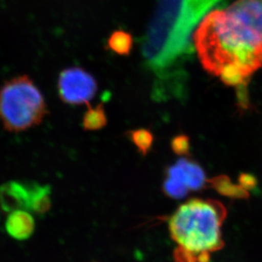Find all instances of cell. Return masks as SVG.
<instances>
[{
  "label": "cell",
  "instance_id": "6da1fadb",
  "mask_svg": "<svg viewBox=\"0 0 262 262\" xmlns=\"http://www.w3.org/2000/svg\"><path fill=\"white\" fill-rule=\"evenodd\" d=\"M205 70L245 92L262 67V0H237L208 14L194 34Z\"/></svg>",
  "mask_w": 262,
  "mask_h": 262
},
{
  "label": "cell",
  "instance_id": "7a4b0ae2",
  "mask_svg": "<svg viewBox=\"0 0 262 262\" xmlns=\"http://www.w3.org/2000/svg\"><path fill=\"white\" fill-rule=\"evenodd\" d=\"M220 0H159L143 42L148 69L159 77L181 55L190 51L189 35L206 11Z\"/></svg>",
  "mask_w": 262,
  "mask_h": 262
},
{
  "label": "cell",
  "instance_id": "3957f363",
  "mask_svg": "<svg viewBox=\"0 0 262 262\" xmlns=\"http://www.w3.org/2000/svg\"><path fill=\"white\" fill-rule=\"evenodd\" d=\"M225 206L214 200L193 199L178 208L169 219V232L178 246L198 256L224 246L222 225Z\"/></svg>",
  "mask_w": 262,
  "mask_h": 262
},
{
  "label": "cell",
  "instance_id": "277c9868",
  "mask_svg": "<svg viewBox=\"0 0 262 262\" xmlns=\"http://www.w3.org/2000/svg\"><path fill=\"white\" fill-rule=\"evenodd\" d=\"M47 115L42 92L27 75L13 77L0 88V122L6 131H28Z\"/></svg>",
  "mask_w": 262,
  "mask_h": 262
},
{
  "label": "cell",
  "instance_id": "5b68a950",
  "mask_svg": "<svg viewBox=\"0 0 262 262\" xmlns=\"http://www.w3.org/2000/svg\"><path fill=\"white\" fill-rule=\"evenodd\" d=\"M98 87L95 77L82 67L66 68L58 77L59 98L70 105H88L96 95Z\"/></svg>",
  "mask_w": 262,
  "mask_h": 262
},
{
  "label": "cell",
  "instance_id": "8992f818",
  "mask_svg": "<svg viewBox=\"0 0 262 262\" xmlns=\"http://www.w3.org/2000/svg\"><path fill=\"white\" fill-rule=\"evenodd\" d=\"M34 182L10 181L0 186V208L5 212L29 211Z\"/></svg>",
  "mask_w": 262,
  "mask_h": 262
},
{
  "label": "cell",
  "instance_id": "52a82bcc",
  "mask_svg": "<svg viewBox=\"0 0 262 262\" xmlns=\"http://www.w3.org/2000/svg\"><path fill=\"white\" fill-rule=\"evenodd\" d=\"M166 177L174 178L189 191H199L205 188L206 180L205 171L195 161L181 158L166 170Z\"/></svg>",
  "mask_w": 262,
  "mask_h": 262
},
{
  "label": "cell",
  "instance_id": "ba28073f",
  "mask_svg": "<svg viewBox=\"0 0 262 262\" xmlns=\"http://www.w3.org/2000/svg\"><path fill=\"white\" fill-rule=\"evenodd\" d=\"M5 229L8 234L15 239H28L34 233V218L27 210H15L8 215Z\"/></svg>",
  "mask_w": 262,
  "mask_h": 262
},
{
  "label": "cell",
  "instance_id": "9c48e42d",
  "mask_svg": "<svg viewBox=\"0 0 262 262\" xmlns=\"http://www.w3.org/2000/svg\"><path fill=\"white\" fill-rule=\"evenodd\" d=\"M210 188L222 195L233 200H248L250 193L239 184H234L228 176L219 175L208 181Z\"/></svg>",
  "mask_w": 262,
  "mask_h": 262
},
{
  "label": "cell",
  "instance_id": "30bf717a",
  "mask_svg": "<svg viewBox=\"0 0 262 262\" xmlns=\"http://www.w3.org/2000/svg\"><path fill=\"white\" fill-rule=\"evenodd\" d=\"M51 205V188L49 185H42L34 182L29 211L43 215L50 210Z\"/></svg>",
  "mask_w": 262,
  "mask_h": 262
},
{
  "label": "cell",
  "instance_id": "8fae6325",
  "mask_svg": "<svg viewBox=\"0 0 262 262\" xmlns=\"http://www.w3.org/2000/svg\"><path fill=\"white\" fill-rule=\"evenodd\" d=\"M87 112L82 117V126L85 131H99L106 126L108 117L104 110V104H97L92 107L88 104Z\"/></svg>",
  "mask_w": 262,
  "mask_h": 262
},
{
  "label": "cell",
  "instance_id": "7c38bea8",
  "mask_svg": "<svg viewBox=\"0 0 262 262\" xmlns=\"http://www.w3.org/2000/svg\"><path fill=\"white\" fill-rule=\"evenodd\" d=\"M107 46L115 54L127 56L134 47V37L130 32L122 29L116 30L110 35Z\"/></svg>",
  "mask_w": 262,
  "mask_h": 262
},
{
  "label": "cell",
  "instance_id": "4fadbf2b",
  "mask_svg": "<svg viewBox=\"0 0 262 262\" xmlns=\"http://www.w3.org/2000/svg\"><path fill=\"white\" fill-rule=\"evenodd\" d=\"M127 139L133 143L140 155L146 156L153 146L154 135L148 129L139 128L128 131L126 134Z\"/></svg>",
  "mask_w": 262,
  "mask_h": 262
},
{
  "label": "cell",
  "instance_id": "5bb4252c",
  "mask_svg": "<svg viewBox=\"0 0 262 262\" xmlns=\"http://www.w3.org/2000/svg\"><path fill=\"white\" fill-rule=\"evenodd\" d=\"M162 188L165 194L175 200L184 198L189 192L188 188L185 185H183V183L169 177H166L164 181Z\"/></svg>",
  "mask_w": 262,
  "mask_h": 262
},
{
  "label": "cell",
  "instance_id": "9a60e30c",
  "mask_svg": "<svg viewBox=\"0 0 262 262\" xmlns=\"http://www.w3.org/2000/svg\"><path fill=\"white\" fill-rule=\"evenodd\" d=\"M171 149L178 156H188L190 151V141L187 135L181 134L173 138L171 142Z\"/></svg>",
  "mask_w": 262,
  "mask_h": 262
},
{
  "label": "cell",
  "instance_id": "2e32d148",
  "mask_svg": "<svg viewBox=\"0 0 262 262\" xmlns=\"http://www.w3.org/2000/svg\"><path fill=\"white\" fill-rule=\"evenodd\" d=\"M175 262H198L197 255L178 246L174 251Z\"/></svg>",
  "mask_w": 262,
  "mask_h": 262
},
{
  "label": "cell",
  "instance_id": "e0dca14e",
  "mask_svg": "<svg viewBox=\"0 0 262 262\" xmlns=\"http://www.w3.org/2000/svg\"><path fill=\"white\" fill-rule=\"evenodd\" d=\"M238 184L245 190H252L257 187V179L252 174L242 173L238 178Z\"/></svg>",
  "mask_w": 262,
  "mask_h": 262
}]
</instances>
